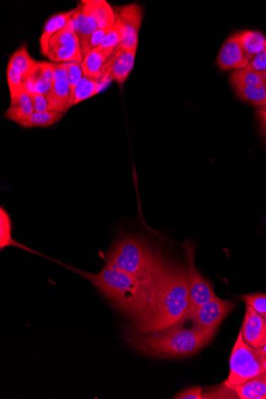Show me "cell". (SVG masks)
Instances as JSON below:
<instances>
[{"instance_id": "obj_1", "label": "cell", "mask_w": 266, "mask_h": 399, "mask_svg": "<svg viewBox=\"0 0 266 399\" xmlns=\"http://www.w3.org/2000/svg\"><path fill=\"white\" fill-rule=\"evenodd\" d=\"M188 320H181L171 326L148 333L127 328L122 338L128 345L150 357L177 359L188 357L200 352L212 341L215 333L204 331Z\"/></svg>"}, {"instance_id": "obj_2", "label": "cell", "mask_w": 266, "mask_h": 399, "mask_svg": "<svg viewBox=\"0 0 266 399\" xmlns=\"http://www.w3.org/2000/svg\"><path fill=\"white\" fill-rule=\"evenodd\" d=\"M73 270L88 280L116 309L131 317L135 324L145 320L153 308L156 294L119 269L104 265L95 274Z\"/></svg>"}, {"instance_id": "obj_3", "label": "cell", "mask_w": 266, "mask_h": 399, "mask_svg": "<svg viewBox=\"0 0 266 399\" xmlns=\"http://www.w3.org/2000/svg\"><path fill=\"white\" fill-rule=\"evenodd\" d=\"M189 304V284L186 266L167 262L157 288L156 300L145 320L135 324L141 333L162 330L181 320Z\"/></svg>"}, {"instance_id": "obj_4", "label": "cell", "mask_w": 266, "mask_h": 399, "mask_svg": "<svg viewBox=\"0 0 266 399\" xmlns=\"http://www.w3.org/2000/svg\"><path fill=\"white\" fill-rule=\"evenodd\" d=\"M104 259L105 265L132 276L156 295L158 282L168 262L143 237L127 233L116 238Z\"/></svg>"}, {"instance_id": "obj_5", "label": "cell", "mask_w": 266, "mask_h": 399, "mask_svg": "<svg viewBox=\"0 0 266 399\" xmlns=\"http://www.w3.org/2000/svg\"><path fill=\"white\" fill-rule=\"evenodd\" d=\"M262 355L243 340L239 331L230 359V374L224 384L234 386L243 384L264 373Z\"/></svg>"}, {"instance_id": "obj_6", "label": "cell", "mask_w": 266, "mask_h": 399, "mask_svg": "<svg viewBox=\"0 0 266 399\" xmlns=\"http://www.w3.org/2000/svg\"><path fill=\"white\" fill-rule=\"evenodd\" d=\"M182 247L189 284L188 308L182 318L185 320L193 315L200 306L214 298L216 294L212 285L203 277L195 266V245L191 242H185Z\"/></svg>"}, {"instance_id": "obj_7", "label": "cell", "mask_w": 266, "mask_h": 399, "mask_svg": "<svg viewBox=\"0 0 266 399\" xmlns=\"http://www.w3.org/2000/svg\"><path fill=\"white\" fill-rule=\"evenodd\" d=\"M229 79L235 94L241 100L266 111V78L263 73L247 66L231 72Z\"/></svg>"}, {"instance_id": "obj_8", "label": "cell", "mask_w": 266, "mask_h": 399, "mask_svg": "<svg viewBox=\"0 0 266 399\" xmlns=\"http://www.w3.org/2000/svg\"><path fill=\"white\" fill-rule=\"evenodd\" d=\"M73 16L67 22L66 26L49 41L45 56L54 63H71V61L82 63L83 57L81 45L75 32Z\"/></svg>"}, {"instance_id": "obj_9", "label": "cell", "mask_w": 266, "mask_h": 399, "mask_svg": "<svg viewBox=\"0 0 266 399\" xmlns=\"http://www.w3.org/2000/svg\"><path fill=\"white\" fill-rule=\"evenodd\" d=\"M235 305L231 300H222L216 295L185 320L193 321L195 326L202 331L215 333L221 323L234 309Z\"/></svg>"}, {"instance_id": "obj_10", "label": "cell", "mask_w": 266, "mask_h": 399, "mask_svg": "<svg viewBox=\"0 0 266 399\" xmlns=\"http://www.w3.org/2000/svg\"><path fill=\"white\" fill-rule=\"evenodd\" d=\"M116 20L121 26V44L120 47L138 49L139 33L144 18V8L142 6L133 3L117 6L114 8Z\"/></svg>"}, {"instance_id": "obj_11", "label": "cell", "mask_w": 266, "mask_h": 399, "mask_svg": "<svg viewBox=\"0 0 266 399\" xmlns=\"http://www.w3.org/2000/svg\"><path fill=\"white\" fill-rule=\"evenodd\" d=\"M138 49L119 47L103 67L102 75L123 85L131 73L137 55Z\"/></svg>"}, {"instance_id": "obj_12", "label": "cell", "mask_w": 266, "mask_h": 399, "mask_svg": "<svg viewBox=\"0 0 266 399\" xmlns=\"http://www.w3.org/2000/svg\"><path fill=\"white\" fill-rule=\"evenodd\" d=\"M49 111L65 113L71 106L70 85L68 82L66 63H55L54 84L46 94Z\"/></svg>"}, {"instance_id": "obj_13", "label": "cell", "mask_w": 266, "mask_h": 399, "mask_svg": "<svg viewBox=\"0 0 266 399\" xmlns=\"http://www.w3.org/2000/svg\"><path fill=\"white\" fill-rule=\"evenodd\" d=\"M250 63L241 47L239 32L229 36L221 47L216 59L219 68L224 71L239 70L246 68Z\"/></svg>"}, {"instance_id": "obj_14", "label": "cell", "mask_w": 266, "mask_h": 399, "mask_svg": "<svg viewBox=\"0 0 266 399\" xmlns=\"http://www.w3.org/2000/svg\"><path fill=\"white\" fill-rule=\"evenodd\" d=\"M240 333L246 345L253 348H261L266 343V321L249 305L246 307L245 317Z\"/></svg>"}, {"instance_id": "obj_15", "label": "cell", "mask_w": 266, "mask_h": 399, "mask_svg": "<svg viewBox=\"0 0 266 399\" xmlns=\"http://www.w3.org/2000/svg\"><path fill=\"white\" fill-rule=\"evenodd\" d=\"M54 63L38 61L28 75L25 90L46 95L54 84Z\"/></svg>"}, {"instance_id": "obj_16", "label": "cell", "mask_w": 266, "mask_h": 399, "mask_svg": "<svg viewBox=\"0 0 266 399\" xmlns=\"http://www.w3.org/2000/svg\"><path fill=\"white\" fill-rule=\"evenodd\" d=\"M75 22V32L78 37L83 57L90 52V46L92 34L97 30L96 23L91 11L85 0L80 2L73 16Z\"/></svg>"}, {"instance_id": "obj_17", "label": "cell", "mask_w": 266, "mask_h": 399, "mask_svg": "<svg viewBox=\"0 0 266 399\" xmlns=\"http://www.w3.org/2000/svg\"><path fill=\"white\" fill-rule=\"evenodd\" d=\"M35 112L32 99L26 90L11 96L10 106L5 113V118L17 123L29 118Z\"/></svg>"}, {"instance_id": "obj_18", "label": "cell", "mask_w": 266, "mask_h": 399, "mask_svg": "<svg viewBox=\"0 0 266 399\" xmlns=\"http://www.w3.org/2000/svg\"><path fill=\"white\" fill-rule=\"evenodd\" d=\"M76 8L68 11L60 12L49 17L43 27L42 33L40 37V44L41 53L44 55L47 53L49 39L63 29L72 16L75 14Z\"/></svg>"}, {"instance_id": "obj_19", "label": "cell", "mask_w": 266, "mask_h": 399, "mask_svg": "<svg viewBox=\"0 0 266 399\" xmlns=\"http://www.w3.org/2000/svg\"><path fill=\"white\" fill-rule=\"evenodd\" d=\"M110 58V55L101 47L92 49L85 55L81 63L84 76L94 79L104 78L102 69Z\"/></svg>"}, {"instance_id": "obj_20", "label": "cell", "mask_w": 266, "mask_h": 399, "mask_svg": "<svg viewBox=\"0 0 266 399\" xmlns=\"http://www.w3.org/2000/svg\"><path fill=\"white\" fill-rule=\"evenodd\" d=\"M90 9L97 30L110 29L116 23L114 9L104 0H85Z\"/></svg>"}, {"instance_id": "obj_21", "label": "cell", "mask_w": 266, "mask_h": 399, "mask_svg": "<svg viewBox=\"0 0 266 399\" xmlns=\"http://www.w3.org/2000/svg\"><path fill=\"white\" fill-rule=\"evenodd\" d=\"M239 41L245 56L250 61L264 50L266 44L265 35L258 30L239 32Z\"/></svg>"}, {"instance_id": "obj_22", "label": "cell", "mask_w": 266, "mask_h": 399, "mask_svg": "<svg viewBox=\"0 0 266 399\" xmlns=\"http://www.w3.org/2000/svg\"><path fill=\"white\" fill-rule=\"evenodd\" d=\"M231 388L241 399H266V373Z\"/></svg>"}, {"instance_id": "obj_23", "label": "cell", "mask_w": 266, "mask_h": 399, "mask_svg": "<svg viewBox=\"0 0 266 399\" xmlns=\"http://www.w3.org/2000/svg\"><path fill=\"white\" fill-rule=\"evenodd\" d=\"M65 113L47 111L43 113L34 112L29 118L17 123L23 128H47L57 124L64 118Z\"/></svg>"}, {"instance_id": "obj_24", "label": "cell", "mask_w": 266, "mask_h": 399, "mask_svg": "<svg viewBox=\"0 0 266 399\" xmlns=\"http://www.w3.org/2000/svg\"><path fill=\"white\" fill-rule=\"evenodd\" d=\"M37 63L38 61L30 56L27 46L23 45L12 54L8 66L20 72L21 75L28 76Z\"/></svg>"}, {"instance_id": "obj_25", "label": "cell", "mask_w": 266, "mask_h": 399, "mask_svg": "<svg viewBox=\"0 0 266 399\" xmlns=\"http://www.w3.org/2000/svg\"><path fill=\"white\" fill-rule=\"evenodd\" d=\"M102 87L103 84L101 82V79L84 76L76 88L73 106L97 94L102 90Z\"/></svg>"}, {"instance_id": "obj_26", "label": "cell", "mask_w": 266, "mask_h": 399, "mask_svg": "<svg viewBox=\"0 0 266 399\" xmlns=\"http://www.w3.org/2000/svg\"><path fill=\"white\" fill-rule=\"evenodd\" d=\"M8 247H20L12 238V223L9 214L5 209L0 208V250Z\"/></svg>"}, {"instance_id": "obj_27", "label": "cell", "mask_w": 266, "mask_h": 399, "mask_svg": "<svg viewBox=\"0 0 266 399\" xmlns=\"http://www.w3.org/2000/svg\"><path fill=\"white\" fill-rule=\"evenodd\" d=\"M121 44V26L119 21H116L114 26L109 30L102 44L99 46L108 53L111 57L116 51Z\"/></svg>"}, {"instance_id": "obj_28", "label": "cell", "mask_w": 266, "mask_h": 399, "mask_svg": "<svg viewBox=\"0 0 266 399\" xmlns=\"http://www.w3.org/2000/svg\"><path fill=\"white\" fill-rule=\"evenodd\" d=\"M66 63L68 82H69L70 85L71 106L73 107L76 88L84 78V73L82 70L81 64L76 63V61Z\"/></svg>"}, {"instance_id": "obj_29", "label": "cell", "mask_w": 266, "mask_h": 399, "mask_svg": "<svg viewBox=\"0 0 266 399\" xmlns=\"http://www.w3.org/2000/svg\"><path fill=\"white\" fill-rule=\"evenodd\" d=\"M240 299L243 300L246 305H249L253 309H255L266 321L265 293L247 294V295L241 296Z\"/></svg>"}, {"instance_id": "obj_30", "label": "cell", "mask_w": 266, "mask_h": 399, "mask_svg": "<svg viewBox=\"0 0 266 399\" xmlns=\"http://www.w3.org/2000/svg\"><path fill=\"white\" fill-rule=\"evenodd\" d=\"M27 77L21 75L12 67H7V80L11 96L15 95L18 92L25 90V84H26Z\"/></svg>"}, {"instance_id": "obj_31", "label": "cell", "mask_w": 266, "mask_h": 399, "mask_svg": "<svg viewBox=\"0 0 266 399\" xmlns=\"http://www.w3.org/2000/svg\"><path fill=\"white\" fill-rule=\"evenodd\" d=\"M175 399H206L205 392L200 386H193L181 391L178 395L173 397Z\"/></svg>"}, {"instance_id": "obj_32", "label": "cell", "mask_w": 266, "mask_h": 399, "mask_svg": "<svg viewBox=\"0 0 266 399\" xmlns=\"http://www.w3.org/2000/svg\"><path fill=\"white\" fill-rule=\"evenodd\" d=\"M32 99L35 112L43 113L49 111L47 97L38 93L28 94Z\"/></svg>"}, {"instance_id": "obj_33", "label": "cell", "mask_w": 266, "mask_h": 399, "mask_svg": "<svg viewBox=\"0 0 266 399\" xmlns=\"http://www.w3.org/2000/svg\"><path fill=\"white\" fill-rule=\"evenodd\" d=\"M248 67L253 70L264 73L266 71V48L265 47L264 50L260 52L257 56L253 59Z\"/></svg>"}, {"instance_id": "obj_34", "label": "cell", "mask_w": 266, "mask_h": 399, "mask_svg": "<svg viewBox=\"0 0 266 399\" xmlns=\"http://www.w3.org/2000/svg\"><path fill=\"white\" fill-rule=\"evenodd\" d=\"M111 29V28H110ZM109 29H98L96 30L94 34L92 35L90 51L92 49L97 48L102 44L105 35H107Z\"/></svg>"}, {"instance_id": "obj_35", "label": "cell", "mask_w": 266, "mask_h": 399, "mask_svg": "<svg viewBox=\"0 0 266 399\" xmlns=\"http://www.w3.org/2000/svg\"><path fill=\"white\" fill-rule=\"evenodd\" d=\"M257 118L259 122L260 128L266 138V111L258 109L256 112Z\"/></svg>"}, {"instance_id": "obj_36", "label": "cell", "mask_w": 266, "mask_h": 399, "mask_svg": "<svg viewBox=\"0 0 266 399\" xmlns=\"http://www.w3.org/2000/svg\"><path fill=\"white\" fill-rule=\"evenodd\" d=\"M259 351L260 353H261V355H262V357L266 358V343L262 348H259Z\"/></svg>"}, {"instance_id": "obj_37", "label": "cell", "mask_w": 266, "mask_h": 399, "mask_svg": "<svg viewBox=\"0 0 266 399\" xmlns=\"http://www.w3.org/2000/svg\"><path fill=\"white\" fill-rule=\"evenodd\" d=\"M263 75H264V76H265V78H266V71L263 73Z\"/></svg>"}, {"instance_id": "obj_38", "label": "cell", "mask_w": 266, "mask_h": 399, "mask_svg": "<svg viewBox=\"0 0 266 399\" xmlns=\"http://www.w3.org/2000/svg\"><path fill=\"white\" fill-rule=\"evenodd\" d=\"M265 48H266V44H265Z\"/></svg>"}]
</instances>
